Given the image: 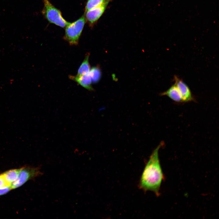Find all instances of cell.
Segmentation results:
<instances>
[{"instance_id": "1", "label": "cell", "mask_w": 219, "mask_h": 219, "mask_svg": "<svg viewBox=\"0 0 219 219\" xmlns=\"http://www.w3.org/2000/svg\"><path fill=\"white\" fill-rule=\"evenodd\" d=\"M163 144L161 142L152 152L142 173L139 184L141 189L153 191L157 196L159 195L164 178L158 155L159 150Z\"/></svg>"}, {"instance_id": "2", "label": "cell", "mask_w": 219, "mask_h": 219, "mask_svg": "<svg viewBox=\"0 0 219 219\" xmlns=\"http://www.w3.org/2000/svg\"><path fill=\"white\" fill-rule=\"evenodd\" d=\"M86 20L83 15L79 19L70 23L65 27L64 39L71 45H76L78 43Z\"/></svg>"}, {"instance_id": "3", "label": "cell", "mask_w": 219, "mask_h": 219, "mask_svg": "<svg viewBox=\"0 0 219 219\" xmlns=\"http://www.w3.org/2000/svg\"><path fill=\"white\" fill-rule=\"evenodd\" d=\"M43 2L42 12L49 22L62 28L65 27L70 23L63 18L61 12L52 4L50 0H43Z\"/></svg>"}, {"instance_id": "4", "label": "cell", "mask_w": 219, "mask_h": 219, "mask_svg": "<svg viewBox=\"0 0 219 219\" xmlns=\"http://www.w3.org/2000/svg\"><path fill=\"white\" fill-rule=\"evenodd\" d=\"M41 167L27 166L21 168L18 177L16 181L11 185L12 189L18 188L28 180L33 179L43 174L40 171Z\"/></svg>"}, {"instance_id": "5", "label": "cell", "mask_w": 219, "mask_h": 219, "mask_svg": "<svg viewBox=\"0 0 219 219\" xmlns=\"http://www.w3.org/2000/svg\"><path fill=\"white\" fill-rule=\"evenodd\" d=\"M110 2L85 12L84 16L90 27H92L97 22L106 11Z\"/></svg>"}, {"instance_id": "6", "label": "cell", "mask_w": 219, "mask_h": 219, "mask_svg": "<svg viewBox=\"0 0 219 219\" xmlns=\"http://www.w3.org/2000/svg\"><path fill=\"white\" fill-rule=\"evenodd\" d=\"M175 84L181 94L182 102H188L194 100L191 90L187 85L182 80L175 76Z\"/></svg>"}, {"instance_id": "7", "label": "cell", "mask_w": 219, "mask_h": 219, "mask_svg": "<svg viewBox=\"0 0 219 219\" xmlns=\"http://www.w3.org/2000/svg\"><path fill=\"white\" fill-rule=\"evenodd\" d=\"M69 78L90 91L94 90L92 86L91 78L89 73L80 76L70 75Z\"/></svg>"}, {"instance_id": "8", "label": "cell", "mask_w": 219, "mask_h": 219, "mask_svg": "<svg viewBox=\"0 0 219 219\" xmlns=\"http://www.w3.org/2000/svg\"><path fill=\"white\" fill-rule=\"evenodd\" d=\"M161 95L166 96L175 102H182L180 92L175 84L172 85L166 91L162 93Z\"/></svg>"}, {"instance_id": "9", "label": "cell", "mask_w": 219, "mask_h": 219, "mask_svg": "<svg viewBox=\"0 0 219 219\" xmlns=\"http://www.w3.org/2000/svg\"><path fill=\"white\" fill-rule=\"evenodd\" d=\"M21 169L9 170L2 174L5 180L10 185L17 179Z\"/></svg>"}, {"instance_id": "10", "label": "cell", "mask_w": 219, "mask_h": 219, "mask_svg": "<svg viewBox=\"0 0 219 219\" xmlns=\"http://www.w3.org/2000/svg\"><path fill=\"white\" fill-rule=\"evenodd\" d=\"M89 53L86 54L84 60L78 70L77 75H83L89 73L90 70V65L89 61Z\"/></svg>"}, {"instance_id": "11", "label": "cell", "mask_w": 219, "mask_h": 219, "mask_svg": "<svg viewBox=\"0 0 219 219\" xmlns=\"http://www.w3.org/2000/svg\"><path fill=\"white\" fill-rule=\"evenodd\" d=\"M113 0H87L85 6V12L99 6L107 2Z\"/></svg>"}, {"instance_id": "12", "label": "cell", "mask_w": 219, "mask_h": 219, "mask_svg": "<svg viewBox=\"0 0 219 219\" xmlns=\"http://www.w3.org/2000/svg\"><path fill=\"white\" fill-rule=\"evenodd\" d=\"M92 82L94 83L99 81L101 77V72L100 68L97 66L92 68L89 73Z\"/></svg>"}, {"instance_id": "13", "label": "cell", "mask_w": 219, "mask_h": 219, "mask_svg": "<svg viewBox=\"0 0 219 219\" xmlns=\"http://www.w3.org/2000/svg\"><path fill=\"white\" fill-rule=\"evenodd\" d=\"M11 186L5 180L2 174L0 175V188Z\"/></svg>"}, {"instance_id": "14", "label": "cell", "mask_w": 219, "mask_h": 219, "mask_svg": "<svg viewBox=\"0 0 219 219\" xmlns=\"http://www.w3.org/2000/svg\"><path fill=\"white\" fill-rule=\"evenodd\" d=\"M12 189L11 186L0 188V196L6 194Z\"/></svg>"}]
</instances>
